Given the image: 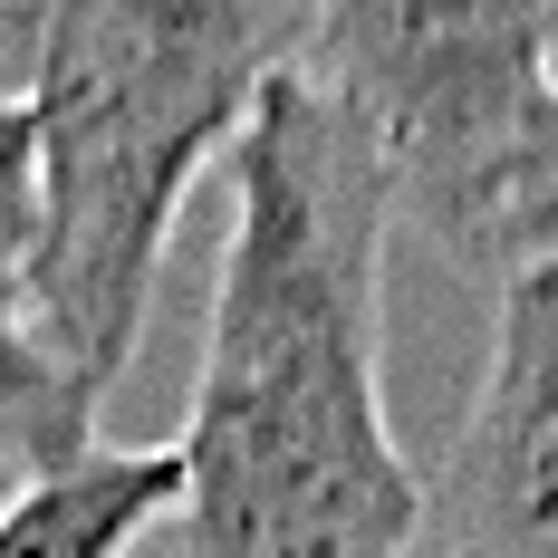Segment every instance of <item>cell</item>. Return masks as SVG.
<instances>
[{
  "label": "cell",
  "instance_id": "ba28073f",
  "mask_svg": "<svg viewBox=\"0 0 558 558\" xmlns=\"http://www.w3.org/2000/svg\"><path fill=\"white\" fill-rule=\"evenodd\" d=\"M39 260V145L29 107H0V270Z\"/></svg>",
  "mask_w": 558,
  "mask_h": 558
},
{
  "label": "cell",
  "instance_id": "3957f363",
  "mask_svg": "<svg viewBox=\"0 0 558 558\" xmlns=\"http://www.w3.org/2000/svg\"><path fill=\"white\" fill-rule=\"evenodd\" d=\"M308 87L356 116L395 213L472 260L482 213L558 107V0H318Z\"/></svg>",
  "mask_w": 558,
  "mask_h": 558
},
{
  "label": "cell",
  "instance_id": "7a4b0ae2",
  "mask_svg": "<svg viewBox=\"0 0 558 558\" xmlns=\"http://www.w3.org/2000/svg\"><path fill=\"white\" fill-rule=\"evenodd\" d=\"M308 20L318 0H39L20 97L39 145L29 299L97 395L135 366L183 193L308 58Z\"/></svg>",
  "mask_w": 558,
  "mask_h": 558
},
{
  "label": "cell",
  "instance_id": "6da1fadb",
  "mask_svg": "<svg viewBox=\"0 0 558 558\" xmlns=\"http://www.w3.org/2000/svg\"><path fill=\"white\" fill-rule=\"evenodd\" d=\"M222 165L231 231L173 444V539L183 558H404L424 482L376 386L395 183L299 68L260 87Z\"/></svg>",
  "mask_w": 558,
  "mask_h": 558
},
{
  "label": "cell",
  "instance_id": "277c9868",
  "mask_svg": "<svg viewBox=\"0 0 558 558\" xmlns=\"http://www.w3.org/2000/svg\"><path fill=\"white\" fill-rule=\"evenodd\" d=\"M404 558H558V270L501 279L482 395Z\"/></svg>",
  "mask_w": 558,
  "mask_h": 558
},
{
  "label": "cell",
  "instance_id": "52a82bcc",
  "mask_svg": "<svg viewBox=\"0 0 558 558\" xmlns=\"http://www.w3.org/2000/svg\"><path fill=\"white\" fill-rule=\"evenodd\" d=\"M462 270H482V279L558 270V107H549V125L530 135V155L510 165L501 203L482 213V241H472V260H462Z\"/></svg>",
  "mask_w": 558,
  "mask_h": 558
},
{
  "label": "cell",
  "instance_id": "8992f818",
  "mask_svg": "<svg viewBox=\"0 0 558 558\" xmlns=\"http://www.w3.org/2000/svg\"><path fill=\"white\" fill-rule=\"evenodd\" d=\"M97 404L107 395L68 366V347L49 337L39 299H29V270H0V462L20 472H49L68 452H87L97 434Z\"/></svg>",
  "mask_w": 558,
  "mask_h": 558
},
{
  "label": "cell",
  "instance_id": "9c48e42d",
  "mask_svg": "<svg viewBox=\"0 0 558 558\" xmlns=\"http://www.w3.org/2000/svg\"><path fill=\"white\" fill-rule=\"evenodd\" d=\"M29 68H39V0H0V107L29 97Z\"/></svg>",
  "mask_w": 558,
  "mask_h": 558
},
{
  "label": "cell",
  "instance_id": "5b68a950",
  "mask_svg": "<svg viewBox=\"0 0 558 558\" xmlns=\"http://www.w3.org/2000/svg\"><path fill=\"white\" fill-rule=\"evenodd\" d=\"M173 444H87L20 472V492L0 501V558H135L173 520Z\"/></svg>",
  "mask_w": 558,
  "mask_h": 558
}]
</instances>
